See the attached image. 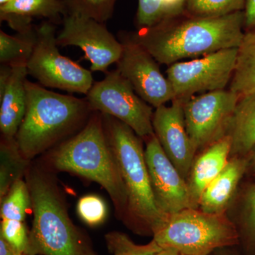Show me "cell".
Returning <instances> with one entry per match:
<instances>
[{"label": "cell", "instance_id": "7402d4cb", "mask_svg": "<svg viewBox=\"0 0 255 255\" xmlns=\"http://www.w3.org/2000/svg\"><path fill=\"white\" fill-rule=\"evenodd\" d=\"M28 162L18 148L15 137H3L0 145V201L4 199L12 184L21 179Z\"/></svg>", "mask_w": 255, "mask_h": 255}, {"label": "cell", "instance_id": "277c9868", "mask_svg": "<svg viewBox=\"0 0 255 255\" xmlns=\"http://www.w3.org/2000/svg\"><path fill=\"white\" fill-rule=\"evenodd\" d=\"M26 182L33 213L28 255H88L54 182L37 171Z\"/></svg>", "mask_w": 255, "mask_h": 255}, {"label": "cell", "instance_id": "5bb4252c", "mask_svg": "<svg viewBox=\"0 0 255 255\" xmlns=\"http://www.w3.org/2000/svg\"><path fill=\"white\" fill-rule=\"evenodd\" d=\"M183 105L184 101L175 99L169 107L156 109L152 125L166 155L185 179L190 173L196 150L187 132Z\"/></svg>", "mask_w": 255, "mask_h": 255}, {"label": "cell", "instance_id": "9a60e30c", "mask_svg": "<svg viewBox=\"0 0 255 255\" xmlns=\"http://www.w3.org/2000/svg\"><path fill=\"white\" fill-rule=\"evenodd\" d=\"M231 154V138L225 135L194 161L187 182L192 209H199L203 192L226 167Z\"/></svg>", "mask_w": 255, "mask_h": 255}, {"label": "cell", "instance_id": "8fae6325", "mask_svg": "<svg viewBox=\"0 0 255 255\" xmlns=\"http://www.w3.org/2000/svg\"><path fill=\"white\" fill-rule=\"evenodd\" d=\"M62 25L57 34L58 46L80 47L85 52V59L91 62L92 71L107 74L109 67L120 59L123 44L107 29L105 23L67 14Z\"/></svg>", "mask_w": 255, "mask_h": 255}, {"label": "cell", "instance_id": "d590c367", "mask_svg": "<svg viewBox=\"0 0 255 255\" xmlns=\"http://www.w3.org/2000/svg\"><path fill=\"white\" fill-rule=\"evenodd\" d=\"M11 1H13V0H0V6L8 4V3L11 2Z\"/></svg>", "mask_w": 255, "mask_h": 255}, {"label": "cell", "instance_id": "603a6c76", "mask_svg": "<svg viewBox=\"0 0 255 255\" xmlns=\"http://www.w3.org/2000/svg\"><path fill=\"white\" fill-rule=\"evenodd\" d=\"M135 22L139 28H150L185 14L187 0H137Z\"/></svg>", "mask_w": 255, "mask_h": 255}, {"label": "cell", "instance_id": "83f0119b", "mask_svg": "<svg viewBox=\"0 0 255 255\" xmlns=\"http://www.w3.org/2000/svg\"><path fill=\"white\" fill-rule=\"evenodd\" d=\"M23 222L16 220H1L0 236L11 245L18 255H28L29 233Z\"/></svg>", "mask_w": 255, "mask_h": 255}, {"label": "cell", "instance_id": "4316f807", "mask_svg": "<svg viewBox=\"0 0 255 255\" xmlns=\"http://www.w3.org/2000/svg\"><path fill=\"white\" fill-rule=\"evenodd\" d=\"M109 251L113 255H153L161 249L152 240L148 244H135L127 236L122 233L112 232L105 236ZM88 255H95L89 253Z\"/></svg>", "mask_w": 255, "mask_h": 255}, {"label": "cell", "instance_id": "836d02e7", "mask_svg": "<svg viewBox=\"0 0 255 255\" xmlns=\"http://www.w3.org/2000/svg\"><path fill=\"white\" fill-rule=\"evenodd\" d=\"M153 255H182L177 250L171 248H161Z\"/></svg>", "mask_w": 255, "mask_h": 255}, {"label": "cell", "instance_id": "e0dca14e", "mask_svg": "<svg viewBox=\"0 0 255 255\" xmlns=\"http://www.w3.org/2000/svg\"><path fill=\"white\" fill-rule=\"evenodd\" d=\"M26 65L12 67V73L0 96V130L3 137L14 138L26 111Z\"/></svg>", "mask_w": 255, "mask_h": 255}, {"label": "cell", "instance_id": "ffe728a7", "mask_svg": "<svg viewBox=\"0 0 255 255\" xmlns=\"http://www.w3.org/2000/svg\"><path fill=\"white\" fill-rule=\"evenodd\" d=\"M230 90L241 97L255 92V31L245 33L238 48Z\"/></svg>", "mask_w": 255, "mask_h": 255}, {"label": "cell", "instance_id": "5b68a950", "mask_svg": "<svg viewBox=\"0 0 255 255\" xmlns=\"http://www.w3.org/2000/svg\"><path fill=\"white\" fill-rule=\"evenodd\" d=\"M102 118L125 186L128 209L152 231L167 214L160 211L154 197L140 137L118 119L106 114Z\"/></svg>", "mask_w": 255, "mask_h": 255}, {"label": "cell", "instance_id": "f1b7e54d", "mask_svg": "<svg viewBox=\"0 0 255 255\" xmlns=\"http://www.w3.org/2000/svg\"><path fill=\"white\" fill-rule=\"evenodd\" d=\"M77 211L80 219L90 226H97L105 221L107 215L105 201L96 195H87L78 201Z\"/></svg>", "mask_w": 255, "mask_h": 255}, {"label": "cell", "instance_id": "d6986e66", "mask_svg": "<svg viewBox=\"0 0 255 255\" xmlns=\"http://www.w3.org/2000/svg\"><path fill=\"white\" fill-rule=\"evenodd\" d=\"M225 135L231 138V155H245L255 148V92L240 98Z\"/></svg>", "mask_w": 255, "mask_h": 255}, {"label": "cell", "instance_id": "1f68e13d", "mask_svg": "<svg viewBox=\"0 0 255 255\" xmlns=\"http://www.w3.org/2000/svg\"><path fill=\"white\" fill-rule=\"evenodd\" d=\"M12 73V67L1 64L0 67V96L4 92Z\"/></svg>", "mask_w": 255, "mask_h": 255}, {"label": "cell", "instance_id": "4fadbf2b", "mask_svg": "<svg viewBox=\"0 0 255 255\" xmlns=\"http://www.w3.org/2000/svg\"><path fill=\"white\" fill-rule=\"evenodd\" d=\"M145 158L154 197L160 211L171 214L191 208L187 182L166 155L155 135L146 140Z\"/></svg>", "mask_w": 255, "mask_h": 255}, {"label": "cell", "instance_id": "e575fe53", "mask_svg": "<svg viewBox=\"0 0 255 255\" xmlns=\"http://www.w3.org/2000/svg\"><path fill=\"white\" fill-rule=\"evenodd\" d=\"M251 167L253 172L255 173V153L253 154V157H252L251 163Z\"/></svg>", "mask_w": 255, "mask_h": 255}, {"label": "cell", "instance_id": "ba28073f", "mask_svg": "<svg viewBox=\"0 0 255 255\" xmlns=\"http://www.w3.org/2000/svg\"><path fill=\"white\" fill-rule=\"evenodd\" d=\"M93 112L111 116L130 128L140 138L155 135L152 107L140 98L118 70L108 72L86 95Z\"/></svg>", "mask_w": 255, "mask_h": 255}, {"label": "cell", "instance_id": "9c48e42d", "mask_svg": "<svg viewBox=\"0 0 255 255\" xmlns=\"http://www.w3.org/2000/svg\"><path fill=\"white\" fill-rule=\"evenodd\" d=\"M238 48L215 52L202 58L172 64L167 70L176 99L185 101L199 92L223 90L232 80Z\"/></svg>", "mask_w": 255, "mask_h": 255}, {"label": "cell", "instance_id": "cb8c5ba5", "mask_svg": "<svg viewBox=\"0 0 255 255\" xmlns=\"http://www.w3.org/2000/svg\"><path fill=\"white\" fill-rule=\"evenodd\" d=\"M30 205L31 198L27 182L19 179L12 184L1 201V220L24 221Z\"/></svg>", "mask_w": 255, "mask_h": 255}, {"label": "cell", "instance_id": "3957f363", "mask_svg": "<svg viewBox=\"0 0 255 255\" xmlns=\"http://www.w3.org/2000/svg\"><path fill=\"white\" fill-rule=\"evenodd\" d=\"M76 135L62 142L51 162L59 171L78 174L100 184L118 209L127 206V195L102 114L95 112Z\"/></svg>", "mask_w": 255, "mask_h": 255}, {"label": "cell", "instance_id": "52a82bcc", "mask_svg": "<svg viewBox=\"0 0 255 255\" xmlns=\"http://www.w3.org/2000/svg\"><path fill=\"white\" fill-rule=\"evenodd\" d=\"M56 26L48 21L37 26V40L28 73L44 87L87 95L94 84L91 71L60 54Z\"/></svg>", "mask_w": 255, "mask_h": 255}, {"label": "cell", "instance_id": "ac0fdd59", "mask_svg": "<svg viewBox=\"0 0 255 255\" xmlns=\"http://www.w3.org/2000/svg\"><path fill=\"white\" fill-rule=\"evenodd\" d=\"M248 164V161L242 157L228 161L221 173L203 192L199 206L201 211L209 214H223Z\"/></svg>", "mask_w": 255, "mask_h": 255}, {"label": "cell", "instance_id": "2e32d148", "mask_svg": "<svg viewBox=\"0 0 255 255\" xmlns=\"http://www.w3.org/2000/svg\"><path fill=\"white\" fill-rule=\"evenodd\" d=\"M67 15L63 0H13L0 6V19L17 32L26 31L33 26L34 18H44L59 24Z\"/></svg>", "mask_w": 255, "mask_h": 255}, {"label": "cell", "instance_id": "d4e9b609", "mask_svg": "<svg viewBox=\"0 0 255 255\" xmlns=\"http://www.w3.org/2000/svg\"><path fill=\"white\" fill-rule=\"evenodd\" d=\"M246 0H187L185 14L196 17H217L244 11Z\"/></svg>", "mask_w": 255, "mask_h": 255}, {"label": "cell", "instance_id": "484cf974", "mask_svg": "<svg viewBox=\"0 0 255 255\" xmlns=\"http://www.w3.org/2000/svg\"><path fill=\"white\" fill-rule=\"evenodd\" d=\"M118 0H63L67 14L92 18L105 23L112 17Z\"/></svg>", "mask_w": 255, "mask_h": 255}, {"label": "cell", "instance_id": "30bf717a", "mask_svg": "<svg viewBox=\"0 0 255 255\" xmlns=\"http://www.w3.org/2000/svg\"><path fill=\"white\" fill-rule=\"evenodd\" d=\"M240 98L231 90H223L184 101L186 127L196 151L224 136Z\"/></svg>", "mask_w": 255, "mask_h": 255}, {"label": "cell", "instance_id": "7a4b0ae2", "mask_svg": "<svg viewBox=\"0 0 255 255\" xmlns=\"http://www.w3.org/2000/svg\"><path fill=\"white\" fill-rule=\"evenodd\" d=\"M26 111L16 134L26 159L39 155L90 119L93 112L85 99L50 91L26 80Z\"/></svg>", "mask_w": 255, "mask_h": 255}, {"label": "cell", "instance_id": "7c38bea8", "mask_svg": "<svg viewBox=\"0 0 255 255\" xmlns=\"http://www.w3.org/2000/svg\"><path fill=\"white\" fill-rule=\"evenodd\" d=\"M123 51L117 62V70L133 87L137 95L157 109L175 100L169 79L159 70L158 62L149 52L135 42H122Z\"/></svg>", "mask_w": 255, "mask_h": 255}, {"label": "cell", "instance_id": "f546056e", "mask_svg": "<svg viewBox=\"0 0 255 255\" xmlns=\"http://www.w3.org/2000/svg\"><path fill=\"white\" fill-rule=\"evenodd\" d=\"M244 225L248 239L255 246V184L250 188L245 199Z\"/></svg>", "mask_w": 255, "mask_h": 255}, {"label": "cell", "instance_id": "6da1fadb", "mask_svg": "<svg viewBox=\"0 0 255 255\" xmlns=\"http://www.w3.org/2000/svg\"><path fill=\"white\" fill-rule=\"evenodd\" d=\"M244 11L217 17L184 14L150 28H139L129 38L143 47L158 63L238 48L244 38Z\"/></svg>", "mask_w": 255, "mask_h": 255}, {"label": "cell", "instance_id": "44dd1931", "mask_svg": "<svg viewBox=\"0 0 255 255\" xmlns=\"http://www.w3.org/2000/svg\"><path fill=\"white\" fill-rule=\"evenodd\" d=\"M37 40V26L10 36L0 31V62L11 67L26 65Z\"/></svg>", "mask_w": 255, "mask_h": 255}, {"label": "cell", "instance_id": "8992f818", "mask_svg": "<svg viewBox=\"0 0 255 255\" xmlns=\"http://www.w3.org/2000/svg\"><path fill=\"white\" fill-rule=\"evenodd\" d=\"M152 233L159 247L173 248L182 255H208L238 240L236 227L224 215L191 208L167 214Z\"/></svg>", "mask_w": 255, "mask_h": 255}, {"label": "cell", "instance_id": "d6a6232c", "mask_svg": "<svg viewBox=\"0 0 255 255\" xmlns=\"http://www.w3.org/2000/svg\"><path fill=\"white\" fill-rule=\"evenodd\" d=\"M0 255H18L14 248L5 241L4 238L0 236Z\"/></svg>", "mask_w": 255, "mask_h": 255}, {"label": "cell", "instance_id": "4dcf8cb0", "mask_svg": "<svg viewBox=\"0 0 255 255\" xmlns=\"http://www.w3.org/2000/svg\"><path fill=\"white\" fill-rule=\"evenodd\" d=\"M244 28L248 32L255 31V0H246Z\"/></svg>", "mask_w": 255, "mask_h": 255}]
</instances>
